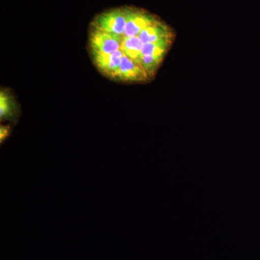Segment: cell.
<instances>
[{
	"label": "cell",
	"mask_w": 260,
	"mask_h": 260,
	"mask_svg": "<svg viewBox=\"0 0 260 260\" xmlns=\"http://www.w3.org/2000/svg\"><path fill=\"white\" fill-rule=\"evenodd\" d=\"M129 8H119L102 13L95 18L91 30L124 37Z\"/></svg>",
	"instance_id": "1"
},
{
	"label": "cell",
	"mask_w": 260,
	"mask_h": 260,
	"mask_svg": "<svg viewBox=\"0 0 260 260\" xmlns=\"http://www.w3.org/2000/svg\"><path fill=\"white\" fill-rule=\"evenodd\" d=\"M122 36H116L108 32L91 30L89 35L90 55H108L121 49Z\"/></svg>",
	"instance_id": "2"
},
{
	"label": "cell",
	"mask_w": 260,
	"mask_h": 260,
	"mask_svg": "<svg viewBox=\"0 0 260 260\" xmlns=\"http://www.w3.org/2000/svg\"><path fill=\"white\" fill-rule=\"evenodd\" d=\"M156 20V18L148 12L129 8L124 37H138L142 30L155 23Z\"/></svg>",
	"instance_id": "3"
},
{
	"label": "cell",
	"mask_w": 260,
	"mask_h": 260,
	"mask_svg": "<svg viewBox=\"0 0 260 260\" xmlns=\"http://www.w3.org/2000/svg\"><path fill=\"white\" fill-rule=\"evenodd\" d=\"M124 53L121 49L108 55L93 54L91 55L94 64L101 73L111 79L117 80L119 76L121 59Z\"/></svg>",
	"instance_id": "4"
},
{
	"label": "cell",
	"mask_w": 260,
	"mask_h": 260,
	"mask_svg": "<svg viewBox=\"0 0 260 260\" xmlns=\"http://www.w3.org/2000/svg\"><path fill=\"white\" fill-rule=\"evenodd\" d=\"M146 72L136 61L124 54L121 59L118 80L129 82H142L148 80Z\"/></svg>",
	"instance_id": "5"
},
{
	"label": "cell",
	"mask_w": 260,
	"mask_h": 260,
	"mask_svg": "<svg viewBox=\"0 0 260 260\" xmlns=\"http://www.w3.org/2000/svg\"><path fill=\"white\" fill-rule=\"evenodd\" d=\"M172 31L166 24L157 20L155 23L142 30L139 37L143 44L155 43L172 39Z\"/></svg>",
	"instance_id": "6"
},
{
	"label": "cell",
	"mask_w": 260,
	"mask_h": 260,
	"mask_svg": "<svg viewBox=\"0 0 260 260\" xmlns=\"http://www.w3.org/2000/svg\"><path fill=\"white\" fill-rule=\"evenodd\" d=\"M143 47V44L140 41L139 37H124L121 49L126 56L141 65V51Z\"/></svg>",
	"instance_id": "7"
},
{
	"label": "cell",
	"mask_w": 260,
	"mask_h": 260,
	"mask_svg": "<svg viewBox=\"0 0 260 260\" xmlns=\"http://www.w3.org/2000/svg\"><path fill=\"white\" fill-rule=\"evenodd\" d=\"M171 44V39H164L158 42L143 44L142 56H156L164 57Z\"/></svg>",
	"instance_id": "8"
},
{
	"label": "cell",
	"mask_w": 260,
	"mask_h": 260,
	"mask_svg": "<svg viewBox=\"0 0 260 260\" xmlns=\"http://www.w3.org/2000/svg\"><path fill=\"white\" fill-rule=\"evenodd\" d=\"M15 110L16 109L15 107L13 97L8 92L5 91V90H2L1 93H0V117H1V120L14 117Z\"/></svg>",
	"instance_id": "9"
},
{
	"label": "cell",
	"mask_w": 260,
	"mask_h": 260,
	"mask_svg": "<svg viewBox=\"0 0 260 260\" xmlns=\"http://www.w3.org/2000/svg\"><path fill=\"white\" fill-rule=\"evenodd\" d=\"M164 57L156 56H142L141 65L149 76H153Z\"/></svg>",
	"instance_id": "10"
},
{
	"label": "cell",
	"mask_w": 260,
	"mask_h": 260,
	"mask_svg": "<svg viewBox=\"0 0 260 260\" xmlns=\"http://www.w3.org/2000/svg\"><path fill=\"white\" fill-rule=\"evenodd\" d=\"M8 133H9V129L5 126H2L1 127V140L5 139L6 137L8 136Z\"/></svg>",
	"instance_id": "11"
}]
</instances>
